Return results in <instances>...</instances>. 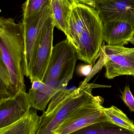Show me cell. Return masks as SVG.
Masks as SVG:
<instances>
[{
	"mask_svg": "<svg viewBox=\"0 0 134 134\" xmlns=\"http://www.w3.org/2000/svg\"><path fill=\"white\" fill-rule=\"evenodd\" d=\"M78 59L74 48L68 40L53 46L42 81H34L28 94L31 108L44 111L52 98L65 89L73 77Z\"/></svg>",
	"mask_w": 134,
	"mask_h": 134,
	"instance_id": "6da1fadb",
	"label": "cell"
},
{
	"mask_svg": "<svg viewBox=\"0 0 134 134\" xmlns=\"http://www.w3.org/2000/svg\"><path fill=\"white\" fill-rule=\"evenodd\" d=\"M66 36L75 49L78 59L92 64L104 41L103 23L98 11L80 2L74 5Z\"/></svg>",
	"mask_w": 134,
	"mask_h": 134,
	"instance_id": "7a4b0ae2",
	"label": "cell"
},
{
	"mask_svg": "<svg viewBox=\"0 0 134 134\" xmlns=\"http://www.w3.org/2000/svg\"><path fill=\"white\" fill-rule=\"evenodd\" d=\"M0 58L9 72L16 93L26 92L25 44L23 22L16 23L14 19H0Z\"/></svg>",
	"mask_w": 134,
	"mask_h": 134,
	"instance_id": "3957f363",
	"label": "cell"
},
{
	"mask_svg": "<svg viewBox=\"0 0 134 134\" xmlns=\"http://www.w3.org/2000/svg\"><path fill=\"white\" fill-rule=\"evenodd\" d=\"M95 85L86 83L75 89L60 90L52 98L47 109L40 116L36 134H53L75 109L93 96Z\"/></svg>",
	"mask_w": 134,
	"mask_h": 134,
	"instance_id": "277c9868",
	"label": "cell"
},
{
	"mask_svg": "<svg viewBox=\"0 0 134 134\" xmlns=\"http://www.w3.org/2000/svg\"><path fill=\"white\" fill-rule=\"evenodd\" d=\"M104 102L101 97L93 95L72 112L54 134H68L93 124L109 121L103 111Z\"/></svg>",
	"mask_w": 134,
	"mask_h": 134,
	"instance_id": "5b68a950",
	"label": "cell"
},
{
	"mask_svg": "<svg viewBox=\"0 0 134 134\" xmlns=\"http://www.w3.org/2000/svg\"><path fill=\"white\" fill-rule=\"evenodd\" d=\"M54 27L52 15L42 27L34 46L28 76L31 83L43 80L53 48Z\"/></svg>",
	"mask_w": 134,
	"mask_h": 134,
	"instance_id": "8992f818",
	"label": "cell"
},
{
	"mask_svg": "<svg viewBox=\"0 0 134 134\" xmlns=\"http://www.w3.org/2000/svg\"><path fill=\"white\" fill-rule=\"evenodd\" d=\"M104 55L105 76L109 79L119 76H134V48L122 46H102Z\"/></svg>",
	"mask_w": 134,
	"mask_h": 134,
	"instance_id": "52a82bcc",
	"label": "cell"
},
{
	"mask_svg": "<svg viewBox=\"0 0 134 134\" xmlns=\"http://www.w3.org/2000/svg\"><path fill=\"white\" fill-rule=\"evenodd\" d=\"M31 108L26 92H18L0 101V129L14 124L26 117Z\"/></svg>",
	"mask_w": 134,
	"mask_h": 134,
	"instance_id": "ba28073f",
	"label": "cell"
},
{
	"mask_svg": "<svg viewBox=\"0 0 134 134\" xmlns=\"http://www.w3.org/2000/svg\"><path fill=\"white\" fill-rule=\"evenodd\" d=\"M103 23L120 21L134 28V0H101L93 6Z\"/></svg>",
	"mask_w": 134,
	"mask_h": 134,
	"instance_id": "9c48e42d",
	"label": "cell"
},
{
	"mask_svg": "<svg viewBox=\"0 0 134 134\" xmlns=\"http://www.w3.org/2000/svg\"><path fill=\"white\" fill-rule=\"evenodd\" d=\"M52 15L51 4L30 17L23 19L25 44V76H29V70L34 46L41 30Z\"/></svg>",
	"mask_w": 134,
	"mask_h": 134,
	"instance_id": "30bf717a",
	"label": "cell"
},
{
	"mask_svg": "<svg viewBox=\"0 0 134 134\" xmlns=\"http://www.w3.org/2000/svg\"><path fill=\"white\" fill-rule=\"evenodd\" d=\"M103 41L108 45L124 46L134 44V28L126 23L109 21L103 23Z\"/></svg>",
	"mask_w": 134,
	"mask_h": 134,
	"instance_id": "8fae6325",
	"label": "cell"
},
{
	"mask_svg": "<svg viewBox=\"0 0 134 134\" xmlns=\"http://www.w3.org/2000/svg\"><path fill=\"white\" fill-rule=\"evenodd\" d=\"M40 117L37 111L32 108L23 119L4 128L0 129V134H36L38 130Z\"/></svg>",
	"mask_w": 134,
	"mask_h": 134,
	"instance_id": "7c38bea8",
	"label": "cell"
},
{
	"mask_svg": "<svg viewBox=\"0 0 134 134\" xmlns=\"http://www.w3.org/2000/svg\"><path fill=\"white\" fill-rule=\"evenodd\" d=\"M51 7L55 27L67 35L72 5L67 0H52Z\"/></svg>",
	"mask_w": 134,
	"mask_h": 134,
	"instance_id": "4fadbf2b",
	"label": "cell"
},
{
	"mask_svg": "<svg viewBox=\"0 0 134 134\" xmlns=\"http://www.w3.org/2000/svg\"><path fill=\"white\" fill-rule=\"evenodd\" d=\"M68 134H134V132L105 121L91 124Z\"/></svg>",
	"mask_w": 134,
	"mask_h": 134,
	"instance_id": "5bb4252c",
	"label": "cell"
},
{
	"mask_svg": "<svg viewBox=\"0 0 134 134\" xmlns=\"http://www.w3.org/2000/svg\"><path fill=\"white\" fill-rule=\"evenodd\" d=\"M105 116L109 122L124 129L134 132V123L126 115L115 106L103 108Z\"/></svg>",
	"mask_w": 134,
	"mask_h": 134,
	"instance_id": "9a60e30c",
	"label": "cell"
},
{
	"mask_svg": "<svg viewBox=\"0 0 134 134\" xmlns=\"http://www.w3.org/2000/svg\"><path fill=\"white\" fill-rule=\"evenodd\" d=\"M17 93L8 68L0 58V101Z\"/></svg>",
	"mask_w": 134,
	"mask_h": 134,
	"instance_id": "2e32d148",
	"label": "cell"
},
{
	"mask_svg": "<svg viewBox=\"0 0 134 134\" xmlns=\"http://www.w3.org/2000/svg\"><path fill=\"white\" fill-rule=\"evenodd\" d=\"M52 0H26L23 4V19L37 13L44 7L51 4Z\"/></svg>",
	"mask_w": 134,
	"mask_h": 134,
	"instance_id": "e0dca14e",
	"label": "cell"
},
{
	"mask_svg": "<svg viewBox=\"0 0 134 134\" xmlns=\"http://www.w3.org/2000/svg\"><path fill=\"white\" fill-rule=\"evenodd\" d=\"M121 98L131 111L134 112V97L128 86L124 88Z\"/></svg>",
	"mask_w": 134,
	"mask_h": 134,
	"instance_id": "ac0fdd59",
	"label": "cell"
},
{
	"mask_svg": "<svg viewBox=\"0 0 134 134\" xmlns=\"http://www.w3.org/2000/svg\"><path fill=\"white\" fill-rule=\"evenodd\" d=\"M92 64L89 65H82L78 69V72L82 75L87 76L91 73L92 71Z\"/></svg>",
	"mask_w": 134,
	"mask_h": 134,
	"instance_id": "d6986e66",
	"label": "cell"
},
{
	"mask_svg": "<svg viewBox=\"0 0 134 134\" xmlns=\"http://www.w3.org/2000/svg\"><path fill=\"white\" fill-rule=\"evenodd\" d=\"M101 0H78L79 2L85 4L89 6L93 7L94 5L95 2Z\"/></svg>",
	"mask_w": 134,
	"mask_h": 134,
	"instance_id": "ffe728a7",
	"label": "cell"
},
{
	"mask_svg": "<svg viewBox=\"0 0 134 134\" xmlns=\"http://www.w3.org/2000/svg\"><path fill=\"white\" fill-rule=\"evenodd\" d=\"M53 134H54V133Z\"/></svg>",
	"mask_w": 134,
	"mask_h": 134,
	"instance_id": "44dd1931",
	"label": "cell"
}]
</instances>
